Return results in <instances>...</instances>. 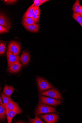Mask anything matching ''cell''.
I'll use <instances>...</instances> for the list:
<instances>
[{
  "mask_svg": "<svg viewBox=\"0 0 82 123\" xmlns=\"http://www.w3.org/2000/svg\"><path fill=\"white\" fill-rule=\"evenodd\" d=\"M5 107L6 112L11 110L21 109L18 104L12 100L5 105Z\"/></svg>",
  "mask_w": 82,
  "mask_h": 123,
  "instance_id": "obj_11",
  "label": "cell"
},
{
  "mask_svg": "<svg viewBox=\"0 0 82 123\" xmlns=\"http://www.w3.org/2000/svg\"><path fill=\"white\" fill-rule=\"evenodd\" d=\"M35 23V22L32 18L26 17L23 18L22 19V24L23 26L33 25Z\"/></svg>",
  "mask_w": 82,
  "mask_h": 123,
  "instance_id": "obj_16",
  "label": "cell"
},
{
  "mask_svg": "<svg viewBox=\"0 0 82 123\" xmlns=\"http://www.w3.org/2000/svg\"><path fill=\"white\" fill-rule=\"evenodd\" d=\"M22 112L21 109L9 111L6 112V115L8 123H11L13 118L16 115L21 114Z\"/></svg>",
  "mask_w": 82,
  "mask_h": 123,
  "instance_id": "obj_10",
  "label": "cell"
},
{
  "mask_svg": "<svg viewBox=\"0 0 82 123\" xmlns=\"http://www.w3.org/2000/svg\"><path fill=\"white\" fill-rule=\"evenodd\" d=\"M24 27L27 31L32 32H37L39 30V25L36 23Z\"/></svg>",
  "mask_w": 82,
  "mask_h": 123,
  "instance_id": "obj_13",
  "label": "cell"
},
{
  "mask_svg": "<svg viewBox=\"0 0 82 123\" xmlns=\"http://www.w3.org/2000/svg\"><path fill=\"white\" fill-rule=\"evenodd\" d=\"M56 112L54 108L45 104L39 103L35 112V115L37 116L42 114L55 113Z\"/></svg>",
  "mask_w": 82,
  "mask_h": 123,
  "instance_id": "obj_1",
  "label": "cell"
},
{
  "mask_svg": "<svg viewBox=\"0 0 82 123\" xmlns=\"http://www.w3.org/2000/svg\"><path fill=\"white\" fill-rule=\"evenodd\" d=\"M29 121L30 123H44L38 117H36L34 119L30 118H29Z\"/></svg>",
  "mask_w": 82,
  "mask_h": 123,
  "instance_id": "obj_20",
  "label": "cell"
},
{
  "mask_svg": "<svg viewBox=\"0 0 82 123\" xmlns=\"http://www.w3.org/2000/svg\"><path fill=\"white\" fill-rule=\"evenodd\" d=\"M80 5L79 0H76L73 6L72 10L74 12L78 13Z\"/></svg>",
  "mask_w": 82,
  "mask_h": 123,
  "instance_id": "obj_19",
  "label": "cell"
},
{
  "mask_svg": "<svg viewBox=\"0 0 82 123\" xmlns=\"http://www.w3.org/2000/svg\"><path fill=\"white\" fill-rule=\"evenodd\" d=\"M33 4L35 7H39L42 5L40 0H35L34 1Z\"/></svg>",
  "mask_w": 82,
  "mask_h": 123,
  "instance_id": "obj_25",
  "label": "cell"
},
{
  "mask_svg": "<svg viewBox=\"0 0 82 123\" xmlns=\"http://www.w3.org/2000/svg\"><path fill=\"white\" fill-rule=\"evenodd\" d=\"M37 81L40 92L48 90L53 88V86L48 81L39 76L37 77Z\"/></svg>",
  "mask_w": 82,
  "mask_h": 123,
  "instance_id": "obj_3",
  "label": "cell"
},
{
  "mask_svg": "<svg viewBox=\"0 0 82 123\" xmlns=\"http://www.w3.org/2000/svg\"><path fill=\"white\" fill-rule=\"evenodd\" d=\"M39 8V7H35L33 4L29 7L26 12L32 14L35 10Z\"/></svg>",
  "mask_w": 82,
  "mask_h": 123,
  "instance_id": "obj_22",
  "label": "cell"
},
{
  "mask_svg": "<svg viewBox=\"0 0 82 123\" xmlns=\"http://www.w3.org/2000/svg\"><path fill=\"white\" fill-rule=\"evenodd\" d=\"M40 94L42 95L47 96L57 99H62V97L60 93L55 88L45 92H41Z\"/></svg>",
  "mask_w": 82,
  "mask_h": 123,
  "instance_id": "obj_4",
  "label": "cell"
},
{
  "mask_svg": "<svg viewBox=\"0 0 82 123\" xmlns=\"http://www.w3.org/2000/svg\"><path fill=\"white\" fill-rule=\"evenodd\" d=\"M40 117L47 123H56L59 119L58 115L55 114L41 115H40Z\"/></svg>",
  "mask_w": 82,
  "mask_h": 123,
  "instance_id": "obj_6",
  "label": "cell"
},
{
  "mask_svg": "<svg viewBox=\"0 0 82 123\" xmlns=\"http://www.w3.org/2000/svg\"><path fill=\"white\" fill-rule=\"evenodd\" d=\"M5 2L6 3L9 4H12L16 2L17 0H5Z\"/></svg>",
  "mask_w": 82,
  "mask_h": 123,
  "instance_id": "obj_28",
  "label": "cell"
},
{
  "mask_svg": "<svg viewBox=\"0 0 82 123\" xmlns=\"http://www.w3.org/2000/svg\"><path fill=\"white\" fill-rule=\"evenodd\" d=\"M23 18L27 17L32 18V14L26 12L23 15Z\"/></svg>",
  "mask_w": 82,
  "mask_h": 123,
  "instance_id": "obj_26",
  "label": "cell"
},
{
  "mask_svg": "<svg viewBox=\"0 0 82 123\" xmlns=\"http://www.w3.org/2000/svg\"><path fill=\"white\" fill-rule=\"evenodd\" d=\"M0 25L9 30L11 28L10 22L6 16L2 13L0 15Z\"/></svg>",
  "mask_w": 82,
  "mask_h": 123,
  "instance_id": "obj_9",
  "label": "cell"
},
{
  "mask_svg": "<svg viewBox=\"0 0 82 123\" xmlns=\"http://www.w3.org/2000/svg\"><path fill=\"white\" fill-rule=\"evenodd\" d=\"M78 14L82 16V6L81 5H80L79 9Z\"/></svg>",
  "mask_w": 82,
  "mask_h": 123,
  "instance_id": "obj_29",
  "label": "cell"
},
{
  "mask_svg": "<svg viewBox=\"0 0 82 123\" xmlns=\"http://www.w3.org/2000/svg\"><path fill=\"white\" fill-rule=\"evenodd\" d=\"M6 55L8 66L20 60L19 56L14 55L8 50L7 51Z\"/></svg>",
  "mask_w": 82,
  "mask_h": 123,
  "instance_id": "obj_7",
  "label": "cell"
},
{
  "mask_svg": "<svg viewBox=\"0 0 82 123\" xmlns=\"http://www.w3.org/2000/svg\"><path fill=\"white\" fill-rule=\"evenodd\" d=\"M81 16V17H82V16Z\"/></svg>",
  "mask_w": 82,
  "mask_h": 123,
  "instance_id": "obj_32",
  "label": "cell"
},
{
  "mask_svg": "<svg viewBox=\"0 0 82 123\" xmlns=\"http://www.w3.org/2000/svg\"><path fill=\"white\" fill-rule=\"evenodd\" d=\"M20 60L23 65H25L28 64L30 60V55L29 53L27 51H23Z\"/></svg>",
  "mask_w": 82,
  "mask_h": 123,
  "instance_id": "obj_12",
  "label": "cell"
},
{
  "mask_svg": "<svg viewBox=\"0 0 82 123\" xmlns=\"http://www.w3.org/2000/svg\"><path fill=\"white\" fill-rule=\"evenodd\" d=\"M15 90L14 88L12 86L6 85L3 89V92L6 95L11 96Z\"/></svg>",
  "mask_w": 82,
  "mask_h": 123,
  "instance_id": "obj_15",
  "label": "cell"
},
{
  "mask_svg": "<svg viewBox=\"0 0 82 123\" xmlns=\"http://www.w3.org/2000/svg\"><path fill=\"white\" fill-rule=\"evenodd\" d=\"M39 103L47 105L54 107H56L62 103V102L59 100L44 97L40 95H39Z\"/></svg>",
  "mask_w": 82,
  "mask_h": 123,
  "instance_id": "obj_2",
  "label": "cell"
},
{
  "mask_svg": "<svg viewBox=\"0 0 82 123\" xmlns=\"http://www.w3.org/2000/svg\"><path fill=\"white\" fill-rule=\"evenodd\" d=\"M22 67V66L19 61L8 66V71L11 73H17L20 71Z\"/></svg>",
  "mask_w": 82,
  "mask_h": 123,
  "instance_id": "obj_8",
  "label": "cell"
},
{
  "mask_svg": "<svg viewBox=\"0 0 82 123\" xmlns=\"http://www.w3.org/2000/svg\"><path fill=\"white\" fill-rule=\"evenodd\" d=\"M40 1L41 4H42L47 2L49 1V0H40Z\"/></svg>",
  "mask_w": 82,
  "mask_h": 123,
  "instance_id": "obj_30",
  "label": "cell"
},
{
  "mask_svg": "<svg viewBox=\"0 0 82 123\" xmlns=\"http://www.w3.org/2000/svg\"><path fill=\"white\" fill-rule=\"evenodd\" d=\"M6 111L5 105L0 104V119L2 121H4L6 118Z\"/></svg>",
  "mask_w": 82,
  "mask_h": 123,
  "instance_id": "obj_14",
  "label": "cell"
},
{
  "mask_svg": "<svg viewBox=\"0 0 82 123\" xmlns=\"http://www.w3.org/2000/svg\"><path fill=\"white\" fill-rule=\"evenodd\" d=\"M4 103H3L1 100V97L0 98V104H4Z\"/></svg>",
  "mask_w": 82,
  "mask_h": 123,
  "instance_id": "obj_31",
  "label": "cell"
},
{
  "mask_svg": "<svg viewBox=\"0 0 82 123\" xmlns=\"http://www.w3.org/2000/svg\"><path fill=\"white\" fill-rule=\"evenodd\" d=\"M4 104L6 105L12 99L10 96H7L6 95L4 92H2L1 93Z\"/></svg>",
  "mask_w": 82,
  "mask_h": 123,
  "instance_id": "obj_18",
  "label": "cell"
},
{
  "mask_svg": "<svg viewBox=\"0 0 82 123\" xmlns=\"http://www.w3.org/2000/svg\"><path fill=\"white\" fill-rule=\"evenodd\" d=\"M32 18L33 20L35 23H37L39 22L40 16H38L35 15L33 12L32 13Z\"/></svg>",
  "mask_w": 82,
  "mask_h": 123,
  "instance_id": "obj_23",
  "label": "cell"
},
{
  "mask_svg": "<svg viewBox=\"0 0 82 123\" xmlns=\"http://www.w3.org/2000/svg\"><path fill=\"white\" fill-rule=\"evenodd\" d=\"M8 50L13 53L14 55L19 56L20 50V44L16 41L10 42L8 45Z\"/></svg>",
  "mask_w": 82,
  "mask_h": 123,
  "instance_id": "obj_5",
  "label": "cell"
},
{
  "mask_svg": "<svg viewBox=\"0 0 82 123\" xmlns=\"http://www.w3.org/2000/svg\"><path fill=\"white\" fill-rule=\"evenodd\" d=\"M72 18L78 22L82 28V18L81 16L78 13L73 12Z\"/></svg>",
  "mask_w": 82,
  "mask_h": 123,
  "instance_id": "obj_17",
  "label": "cell"
},
{
  "mask_svg": "<svg viewBox=\"0 0 82 123\" xmlns=\"http://www.w3.org/2000/svg\"><path fill=\"white\" fill-rule=\"evenodd\" d=\"M34 13L35 15L38 16H40V10L39 8L35 10L34 11Z\"/></svg>",
  "mask_w": 82,
  "mask_h": 123,
  "instance_id": "obj_27",
  "label": "cell"
},
{
  "mask_svg": "<svg viewBox=\"0 0 82 123\" xmlns=\"http://www.w3.org/2000/svg\"><path fill=\"white\" fill-rule=\"evenodd\" d=\"M9 30L5 28L1 25H0V33L1 34L4 33L8 32Z\"/></svg>",
  "mask_w": 82,
  "mask_h": 123,
  "instance_id": "obj_24",
  "label": "cell"
},
{
  "mask_svg": "<svg viewBox=\"0 0 82 123\" xmlns=\"http://www.w3.org/2000/svg\"><path fill=\"white\" fill-rule=\"evenodd\" d=\"M6 43L1 41L0 44V54L2 55L3 54L5 51Z\"/></svg>",
  "mask_w": 82,
  "mask_h": 123,
  "instance_id": "obj_21",
  "label": "cell"
}]
</instances>
